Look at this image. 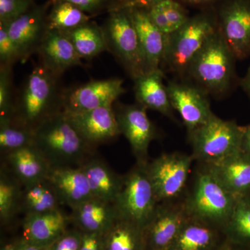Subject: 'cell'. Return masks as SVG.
<instances>
[{
	"mask_svg": "<svg viewBox=\"0 0 250 250\" xmlns=\"http://www.w3.org/2000/svg\"><path fill=\"white\" fill-rule=\"evenodd\" d=\"M184 6H195V7L208 9L213 8L223 0H177Z\"/></svg>",
	"mask_w": 250,
	"mask_h": 250,
	"instance_id": "obj_42",
	"label": "cell"
},
{
	"mask_svg": "<svg viewBox=\"0 0 250 250\" xmlns=\"http://www.w3.org/2000/svg\"><path fill=\"white\" fill-rule=\"evenodd\" d=\"M80 250H104V234L82 232Z\"/></svg>",
	"mask_w": 250,
	"mask_h": 250,
	"instance_id": "obj_41",
	"label": "cell"
},
{
	"mask_svg": "<svg viewBox=\"0 0 250 250\" xmlns=\"http://www.w3.org/2000/svg\"><path fill=\"white\" fill-rule=\"evenodd\" d=\"M240 83H241L242 88L244 90L250 100V66L247 72L246 76L242 79Z\"/></svg>",
	"mask_w": 250,
	"mask_h": 250,
	"instance_id": "obj_46",
	"label": "cell"
},
{
	"mask_svg": "<svg viewBox=\"0 0 250 250\" xmlns=\"http://www.w3.org/2000/svg\"><path fill=\"white\" fill-rule=\"evenodd\" d=\"M51 4L50 0L44 4H36L21 17L9 24L4 23L17 49L20 62L22 63L38 52L48 31L47 14Z\"/></svg>",
	"mask_w": 250,
	"mask_h": 250,
	"instance_id": "obj_14",
	"label": "cell"
},
{
	"mask_svg": "<svg viewBox=\"0 0 250 250\" xmlns=\"http://www.w3.org/2000/svg\"><path fill=\"white\" fill-rule=\"evenodd\" d=\"M104 250H145L143 229L118 218L104 234Z\"/></svg>",
	"mask_w": 250,
	"mask_h": 250,
	"instance_id": "obj_29",
	"label": "cell"
},
{
	"mask_svg": "<svg viewBox=\"0 0 250 250\" xmlns=\"http://www.w3.org/2000/svg\"><path fill=\"white\" fill-rule=\"evenodd\" d=\"M48 179L62 205H66L71 209L94 197L88 179L80 166L52 167Z\"/></svg>",
	"mask_w": 250,
	"mask_h": 250,
	"instance_id": "obj_21",
	"label": "cell"
},
{
	"mask_svg": "<svg viewBox=\"0 0 250 250\" xmlns=\"http://www.w3.org/2000/svg\"><path fill=\"white\" fill-rule=\"evenodd\" d=\"M20 62L17 49L8 32L6 24L0 22V65L14 66Z\"/></svg>",
	"mask_w": 250,
	"mask_h": 250,
	"instance_id": "obj_36",
	"label": "cell"
},
{
	"mask_svg": "<svg viewBox=\"0 0 250 250\" xmlns=\"http://www.w3.org/2000/svg\"><path fill=\"white\" fill-rule=\"evenodd\" d=\"M34 146V130L16 123L12 118L0 119V149L3 154Z\"/></svg>",
	"mask_w": 250,
	"mask_h": 250,
	"instance_id": "obj_33",
	"label": "cell"
},
{
	"mask_svg": "<svg viewBox=\"0 0 250 250\" xmlns=\"http://www.w3.org/2000/svg\"><path fill=\"white\" fill-rule=\"evenodd\" d=\"M51 1L58 0H50ZM75 5L90 16L95 17L102 14H108L111 10L118 7L116 0H62Z\"/></svg>",
	"mask_w": 250,
	"mask_h": 250,
	"instance_id": "obj_37",
	"label": "cell"
},
{
	"mask_svg": "<svg viewBox=\"0 0 250 250\" xmlns=\"http://www.w3.org/2000/svg\"><path fill=\"white\" fill-rule=\"evenodd\" d=\"M193 178L183 197L189 216L223 228L232 213L236 197L203 164H200Z\"/></svg>",
	"mask_w": 250,
	"mask_h": 250,
	"instance_id": "obj_5",
	"label": "cell"
},
{
	"mask_svg": "<svg viewBox=\"0 0 250 250\" xmlns=\"http://www.w3.org/2000/svg\"><path fill=\"white\" fill-rule=\"evenodd\" d=\"M59 80L42 64L36 65L14 101L13 121L34 130L49 117L62 111L63 89H61Z\"/></svg>",
	"mask_w": 250,
	"mask_h": 250,
	"instance_id": "obj_3",
	"label": "cell"
},
{
	"mask_svg": "<svg viewBox=\"0 0 250 250\" xmlns=\"http://www.w3.org/2000/svg\"><path fill=\"white\" fill-rule=\"evenodd\" d=\"M22 184L9 170L3 168L0 175V220L1 225H8L21 212Z\"/></svg>",
	"mask_w": 250,
	"mask_h": 250,
	"instance_id": "obj_32",
	"label": "cell"
},
{
	"mask_svg": "<svg viewBox=\"0 0 250 250\" xmlns=\"http://www.w3.org/2000/svg\"><path fill=\"white\" fill-rule=\"evenodd\" d=\"M103 27L111 52L132 80L145 73L142 52L134 23L127 7L108 13Z\"/></svg>",
	"mask_w": 250,
	"mask_h": 250,
	"instance_id": "obj_8",
	"label": "cell"
},
{
	"mask_svg": "<svg viewBox=\"0 0 250 250\" xmlns=\"http://www.w3.org/2000/svg\"><path fill=\"white\" fill-rule=\"evenodd\" d=\"M37 53L41 63L59 78L70 67L83 66L71 41L62 31H47Z\"/></svg>",
	"mask_w": 250,
	"mask_h": 250,
	"instance_id": "obj_18",
	"label": "cell"
},
{
	"mask_svg": "<svg viewBox=\"0 0 250 250\" xmlns=\"http://www.w3.org/2000/svg\"><path fill=\"white\" fill-rule=\"evenodd\" d=\"M51 2L47 14L48 30L65 32L91 21L92 17L68 1L58 0Z\"/></svg>",
	"mask_w": 250,
	"mask_h": 250,
	"instance_id": "obj_31",
	"label": "cell"
},
{
	"mask_svg": "<svg viewBox=\"0 0 250 250\" xmlns=\"http://www.w3.org/2000/svg\"><path fill=\"white\" fill-rule=\"evenodd\" d=\"M171 106L182 118L188 133L205 124L214 115L208 95L186 80L170 81L167 84Z\"/></svg>",
	"mask_w": 250,
	"mask_h": 250,
	"instance_id": "obj_15",
	"label": "cell"
},
{
	"mask_svg": "<svg viewBox=\"0 0 250 250\" xmlns=\"http://www.w3.org/2000/svg\"><path fill=\"white\" fill-rule=\"evenodd\" d=\"M60 206L58 195L48 178L22 187L21 212L24 215L59 210Z\"/></svg>",
	"mask_w": 250,
	"mask_h": 250,
	"instance_id": "obj_27",
	"label": "cell"
},
{
	"mask_svg": "<svg viewBox=\"0 0 250 250\" xmlns=\"http://www.w3.org/2000/svg\"><path fill=\"white\" fill-rule=\"evenodd\" d=\"M71 210L70 220L82 232L104 234L118 219L113 204L96 197Z\"/></svg>",
	"mask_w": 250,
	"mask_h": 250,
	"instance_id": "obj_24",
	"label": "cell"
},
{
	"mask_svg": "<svg viewBox=\"0 0 250 250\" xmlns=\"http://www.w3.org/2000/svg\"><path fill=\"white\" fill-rule=\"evenodd\" d=\"M189 218L183 198L158 204L143 228L145 250H169Z\"/></svg>",
	"mask_w": 250,
	"mask_h": 250,
	"instance_id": "obj_12",
	"label": "cell"
},
{
	"mask_svg": "<svg viewBox=\"0 0 250 250\" xmlns=\"http://www.w3.org/2000/svg\"><path fill=\"white\" fill-rule=\"evenodd\" d=\"M35 4L34 0H0V22L9 24Z\"/></svg>",
	"mask_w": 250,
	"mask_h": 250,
	"instance_id": "obj_35",
	"label": "cell"
},
{
	"mask_svg": "<svg viewBox=\"0 0 250 250\" xmlns=\"http://www.w3.org/2000/svg\"><path fill=\"white\" fill-rule=\"evenodd\" d=\"M223 230L229 241L250 249V195L237 198Z\"/></svg>",
	"mask_w": 250,
	"mask_h": 250,
	"instance_id": "obj_30",
	"label": "cell"
},
{
	"mask_svg": "<svg viewBox=\"0 0 250 250\" xmlns=\"http://www.w3.org/2000/svg\"><path fill=\"white\" fill-rule=\"evenodd\" d=\"M165 1H167V0H139V1H138L134 6H131V7H140L148 9V8L154 6V5L159 4V3Z\"/></svg>",
	"mask_w": 250,
	"mask_h": 250,
	"instance_id": "obj_45",
	"label": "cell"
},
{
	"mask_svg": "<svg viewBox=\"0 0 250 250\" xmlns=\"http://www.w3.org/2000/svg\"><path fill=\"white\" fill-rule=\"evenodd\" d=\"M80 167L88 179L94 197L114 203L123 187L124 176L117 174L104 161L93 156Z\"/></svg>",
	"mask_w": 250,
	"mask_h": 250,
	"instance_id": "obj_26",
	"label": "cell"
},
{
	"mask_svg": "<svg viewBox=\"0 0 250 250\" xmlns=\"http://www.w3.org/2000/svg\"><path fill=\"white\" fill-rule=\"evenodd\" d=\"M147 164L137 163L124 176L123 187L113 203L118 218L143 229L159 203L148 174Z\"/></svg>",
	"mask_w": 250,
	"mask_h": 250,
	"instance_id": "obj_7",
	"label": "cell"
},
{
	"mask_svg": "<svg viewBox=\"0 0 250 250\" xmlns=\"http://www.w3.org/2000/svg\"><path fill=\"white\" fill-rule=\"evenodd\" d=\"M62 33L71 41L82 59L90 60L108 51L103 27L93 21Z\"/></svg>",
	"mask_w": 250,
	"mask_h": 250,
	"instance_id": "obj_28",
	"label": "cell"
},
{
	"mask_svg": "<svg viewBox=\"0 0 250 250\" xmlns=\"http://www.w3.org/2000/svg\"></svg>",
	"mask_w": 250,
	"mask_h": 250,
	"instance_id": "obj_51",
	"label": "cell"
},
{
	"mask_svg": "<svg viewBox=\"0 0 250 250\" xmlns=\"http://www.w3.org/2000/svg\"><path fill=\"white\" fill-rule=\"evenodd\" d=\"M139 36L145 73L161 68L165 53L166 35L152 22L147 9L127 7Z\"/></svg>",
	"mask_w": 250,
	"mask_h": 250,
	"instance_id": "obj_17",
	"label": "cell"
},
{
	"mask_svg": "<svg viewBox=\"0 0 250 250\" xmlns=\"http://www.w3.org/2000/svg\"><path fill=\"white\" fill-rule=\"evenodd\" d=\"M194 161L192 155L172 152L148 161V174L159 203L183 198Z\"/></svg>",
	"mask_w": 250,
	"mask_h": 250,
	"instance_id": "obj_9",
	"label": "cell"
},
{
	"mask_svg": "<svg viewBox=\"0 0 250 250\" xmlns=\"http://www.w3.org/2000/svg\"><path fill=\"white\" fill-rule=\"evenodd\" d=\"M18 241L19 239H16L4 243L0 250H17Z\"/></svg>",
	"mask_w": 250,
	"mask_h": 250,
	"instance_id": "obj_48",
	"label": "cell"
},
{
	"mask_svg": "<svg viewBox=\"0 0 250 250\" xmlns=\"http://www.w3.org/2000/svg\"><path fill=\"white\" fill-rule=\"evenodd\" d=\"M13 67L0 65V119L12 118L15 101L13 99Z\"/></svg>",
	"mask_w": 250,
	"mask_h": 250,
	"instance_id": "obj_34",
	"label": "cell"
},
{
	"mask_svg": "<svg viewBox=\"0 0 250 250\" xmlns=\"http://www.w3.org/2000/svg\"><path fill=\"white\" fill-rule=\"evenodd\" d=\"M117 121L121 134L129 142L137 163L148 162V149L156 139V129L147 114V108L139 104L115 103Z\"/></svg>",
	"mask_w": 250,
	"mask_h": 250,
	"instance_id": "obj_13",
	"label": "cell"
},
{
	"mask_svg": "<svg viewBox=\"0 0 250 250\" xmlns=\"http://www.w3.org/2000/svg\"><path fill=\"white\" fill-rule=\"evenodd\" d=\"M164 72L161 69L143 74L134 79L136 103L147 109H152L173 118L167 85L164 83Z\"/></svg>",
	"mask_w": 250,
	"mask_h": 250,
	"instance_id": "obj_25",
	"label": "cell"
},
{
	"mask_svg": "<svg viewBox=\"0 0 250 250\" xmlns=\"http://www.w3.org/2000/svg\"><path fill=\"white\" fill-rule=\"evenodd\" d=\"M217 250H248L241 246H237L234 243L229 241L228 239Z\"/></svg>",
	"mask_w": 250,
	"mask_h": 250,
	"instance_id": "obj_47",
	"label": "cell"
},
{
	"mask_svg": "<svg viewBox=\"0 0 250 250\" xmlns=\"http://www.w3.org/2000/svg\"><path fill=\"white\" fill-rule=\"evenodd\" d=\"M205 166L236 198L250 195V156L246 153L241 150L223 160Z\"/></svg>",
	"mask_w": 250,
	"mask_h": 250,
	"instance_id": "obj_19",
	"label": "cell"
},
{
	"mask_svg": "<svg viewBox=\"0 0 250 250\" xmlns=\"http://www.w3.org/2000/svg\"><path fill=\"white\" fill-rule=\"evenodd\" d=\"M241 150L250 156V124L243 126Z\"/></svg>",
	"mask_w": 250,
	"mask_h": 250,
	"instance_id": "obj_43",
	"label": "cell"
},
{
	"mask_svg": "<svg viewBox=\"0 0 250 250\" xmlns=\"http://www.w3.org/2000/svg\"><path fill=\"white\" fill-rule=\"evenodd\" d=\"M159 4L174 31L183 26L190 18L184 5L177 0H167Z\"/></svg>",
	"mask_w": 250,
	"mask_h": 250,
	"instance_id": "obj_38",
	"label": "cell"
},
{
	"mask_svg": "<svg viewBox=\"0 0 250 250\" xmlns=\"http://www.w3.org/2000/svg\"><path fill=\"white\" fill-rule=\"evenodd\" d=\"M226 240L223 228L189 216L169 250H217Z\"/></svg>",
	"mask_w": 250,
	"mask_h": 250,
	"instance_id": "obj_20",
	"label": "cell"
},
{
	"mask_svg": "<svg viewBox=\"0 0 250 250\" xmlns=\"http://www.w3.org/2000/svg\"><path fill=\"white\" fill-rule=\"evenodd\" d=\"M147 10L152 22L164 34L168 35L173 32V27L166 17L160 4L154 5Z\"/></svg>",
	"mask_w": 250,
	"mask_h": 250,
	"instance_id": "obj_40",
	"label": "cell"
},
{
	"mask_svg": "<svg viewBox=\"0 0 250 250\" xmlns=\"http://www.w3.org/2000/svg\"><path fill=\"white\" fill-rule=\"evenodd\" d=\"M82 234V231L76 228L67 229L48 247V250H80Z\"/></svg>",
	"mask_w": 250,
	"mask_h": 250,
	"instance_id": "obj_39",
	"label": "cell"
},
{
	"mask_svg": "<svg viewBox=\"0 0 250 250\" xmlns=\"http://www.w3.org/2000/svg\"><path fill=\"white\" fill-rule=\"evenodd\" d=\"M218 30L213 8L205 9L189 18L177 30L166 35V44L161 69L183 80L193 59L210 36Z\"/></svg>",
	"mask_w": 250,
	"mask_h": 250,
	"instance_id": "obj_4",
	"label": "cell"
},
{
	"mask_svg": "<svg viewBox=\"0 0 250 250\" xmlns=\"http://www.w3.org/2000/svg\"><path fill=\"white\" fill-rule=\"evenodd\" d=\"M243 126L213 115L205 124L188 133L192 157L200 164H213L241 151Z\"/></svg>",
	"mask_w": 250,
	"mask_h": 250,
	"instance_id": "obj_6",
	"label": "cell"
},
{
	"mask_svg": "<svg viewBox=\"0 0 250 250\" xmlns=\"http://www.w3.org/2000/svg\"><path fill=\"white\" fill-rule=\"evenodd\" d=\"M125 92L121 79L91 80L75 88L62 90V111L77 113L114 106Z\"/></svg>",
	"mask_w": 250,
	"mask_h": 250,
	"instance_id": "obj_11",
	"label": "cell"
},
{
	"mask_svg": "<svg viewBox=\"0 0 250 250\" xmlns=\"http://www.w3.org/2000/svg\"><path fill=\"white\" fill-rule=\"evenodd\" d=\"M65 113L79 134L93 147L109 142L121 134L113 106Z\"/></svg>",
	"mask_w": 250,
	"mask_h": 250,
	"instance_id": "obj_16",
	"label": "cell"
},
{
	"mask_svg": "<svg viewBox=\"0 0 250 250\" xmlns=\"http://www.w3.org/2000/svg\"><path fill=\"white\" fill-rule=\"evenodd\" d=\"M17 250H48V247L37 246L21 238L18 241Z\"/></svg>",
	"mask_w": 250,
	"mask_h": 250,
	"instance_id": "obj_44",
	"label": "cell"
},
{
	"mask_svg": "<svg viewBox=\"0 0 250 250\" xmlns=\"http://www.w3.org/2000/svg\"><path fill=\"white\" fill-rule=\"evenodd\" d=\"M8 170L22 187L48 178L52 166L34 146L4 154Z\"/></svg>",
	"mask_w": 250,
	"mask_h": 250,
	"instance_id": "obj_22",
	"label": "cell"
},
{
	"mask_svg": "<svg viewBox=\"0 0 250 250\" xmlns=\"http://www.w3.org/2000/svg\"><path fill=\"white\" fill-rule=\"evenodd\" d=\"M139 0H116L118 7H131L134 6Z\"/></svg>",
	"mask_w": 250,
	"mask_h": 250,
	"instance_id": "obj_49",
	"label": "cell"
},
{
	"mask_svg": "<svg viewBox=\"0 0 250 250\" xmlns=\"http://www.w3.org/2000/svg\"><path fill=\"white\" fill-rule=\"evenodd\" d=\"M236 61L218 29L193 59L183 80L197 85L208 96L223 98L236 84Z\"/></svg>",
	"mask_w": 250,
	"mask_h": 250,
	"instance_id": "obj_1",
	"label": "cell"
},
{
	"mask_svg": "<svg viewBox=\"0 0 250 250\" xmlns=\"http://www.w3.org/2000/svg\"><path fill=\"white\" fill-rule=\"evenodd\" d=\"M34 146L52 167H79L93 155V146L86 142L61 111L35 129Z\"/></svg>",
	"mask_w": 250,
	"mask_h": 250,
	"instance_id": "obj_2",
	"label": "cell"
},
{
	"mask_svg": "<svg viewBox=\"0 0 250 250\" xmlns=\"http://www.w3.org/2000/svg\"><path fill=\"white\" fill-rule=\"evenodd\" d=\"M68 221L60 209L24 215L21 238L37 246L49 247L67 231Z\"/></svg>",
	"mask_w": 250,
	"mask_h": 250,
	"instance_id": "obj_23",
	"label": "cell"
},
{
	"mask_svg": "<svg viewBox=\"0 0 250 250\" xmlns=\"http://www.w3.org/2000/svg\"><path fill=\"white\" fill-rule=\"evenodd\" d=\"M219 32L237 60L250 57V0H223L213 6Z\"/></svg>",
	"mask_w": 250,
	"mask_h": 250,
	"instance_id": "obj_10",
	"label": "cell"
},
{
	"mask_svg": "<svg viewBox=\"0 0 250 250\" xmlns=\"http://www.w3.org/2000/svg\"><path fill=\"white\" fill-rule=\"evenodd\" d=\"M250 250V249H249V250Z\"/></svg>",
	"mask_w": 250,
	"mask_h": 250,
	"instance_id": "obj_50",
	"label": "cell"
}]
</instances>
